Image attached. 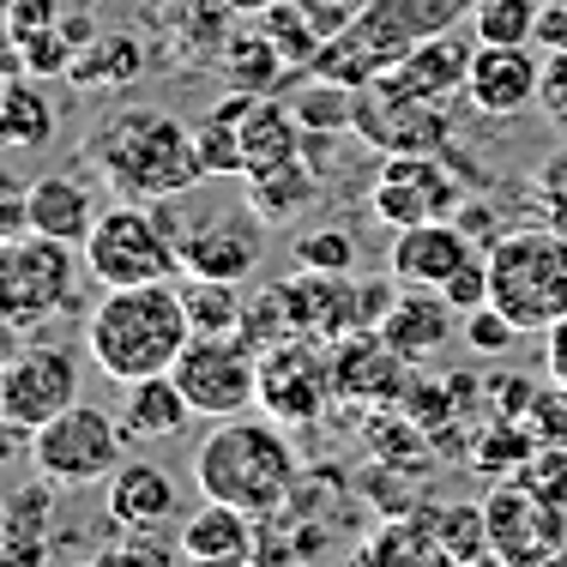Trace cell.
<instances>
[{
	"label": "cell",
	"instance_id": "3",
	"mask_svg": "<svg viewBox=\"0 0 567 567\" xmlns=\"http://www.w3.org/2000/svg\"><path fill=\"white\" fill-rule=\"evenodd\" d=\"M194 483L212 502H229L254 519H272L296 489V453L272 416H224L194 453Z\"/></svg>",
	"mask_w": 567,
	"mask_h": 567
},
{
	"label": "cell",
	"instance_id": "27",
	"mask_svg": "<svg viewBox=\"0 0 567 567\" xmlns=\"http://www.w3.org/2000/svg\"><path fill=\"white\" fill-rule=\"evenodd\" d=\"M182 549L187 556H254V513L199 495V507L182 519Z\"/></svg>",
	"mask_w": 567,
	"mask_h": 567
},
{
	"label": "cell",
	"instance_id": "37",
	"mask_svg": "<svg viewBox=\"0 0 567 567\" xmlns=\"http://www.w3.org/2000/svg\"><path fill=\"white\" fill-rule=\"evenodd\" d=\"M182 308H187V327H194L199 339H236V332H241V308H248V302L236 296V284L187 272Z\"/></svg>",
	"mask_w": 567,
	"mask_h": 567
},
{
	"label": "cell",
	"instance_id": "7",
	"mask_svg": "<svg viewBox=\"0 0 567 567\" xmlns=\"http://www.w3.org/2000/svg\"><path fill=\"white\" fill-rule=\"evenodd\" d=\"M121 441H127V429H121L110 411H97V404H66L55 423L31 429L37 477L61 483V489L110 483L115 465H121Z\"/></svg>",
	"mask_w": 567,
	"mask_h": 567
},
{
	"label": "cell",
	"instance_id": "32",
	"mask_svg": "<svg viewBox=\"0 0 567 567\" xmlns=\"http://www.w3.org/2000/svg\"><path fill=\"white\" fill-rule=\"evenodd\" d=\"M79 91H103V85H133L145 79V43L133 31H103L91 49H79L73 66H66Z\"/></svg>",
	"mask_w": 567,
	"mask_h": 567
},
{
	"label": "cell",
	"instance_id": "28",
	"mask_svg": "<svg viewBox=\"0 0 567 567\" xmlns=\"http://www.w3.org/2000/svg\"><path fill=\"white\" fill-rule=\"evenodd\" d=\"M55 140V103L31 85V73L0 85V152H37Z\"/></svg>",
	"mask_w": 567,
	"mask_h": 567
},
{
	"label": "cell",
	"instance_id": "15",
	"mask_svg": "<svg viewBox=\"0 0 567 567\" xmlns=\"http://www.w3.org/2000/svg\"><path fill=\"white\" fill-rule=\"evenodd\" d=\"M182 272L241 284L260 272V218L254 206H229L212 218H194L182 229Z\"/></svg>",
	"mask_w": 567,
	"mask_h": 567
},
{
	"label": "cell",
	"instance_id": "30",
	"mask_svg": "<svg viewBox=\"0 0 567 567\" xmlns=\"http://www.w3.org/2000/svg\"><path fill=\"white\" fill-rule=\"evenodd\" d=\"M302 121L284 97H254L248 121H241V157H248V169H266V164H284V157L302 152Z\"/></svg>",
	"mask_w": 567,
	"mask_h": 567
},
{
	"label": "cell",
	"instance_id": "22",
	"mask_svg": "<svg viewBox=\"0 0 567 567\" xmlns=\"http://www.w3.org/2000/svg\"><path fill=\"white\" fill-rule=\"evenodd\" d=\"M182 513V489L164 465H145V458H121L110 477V519L127 532H164Z\"/></svg>",
	"mask_w": 567,
	"mask_h": 567
},
{
	"label": "cell",
	"instance_id": "55",
	"mask_svg": "<svg viewBox=\"0 0 567 567\" xmlns=\"http://www.w3.org/2000/svg\"><path fill=\"white\" fill-rule=\"evenodd\" d=\"M12 332H19V327H12L7 315H0V374H7V369H12V357H19V339H12Z\"/></svg>",
	"mask_w": 567,
	"mask_h": 567
},
{
	"label": "cell",
	"instance_id": "36",
	"mask_svg": "<svg viewBox=\"0 0 567 567\" xmlns=\"http://www.w3.org/2000/svg\"><path fill=\"white\" fill-rule=\"evenodd\" d=\"M254 24L272 37V49L296 66V73H308V66H315V55L327 49V37H320L315 12H308L302 0H272L266 12H254Z\"/></svg>",
	"mask_w": 567,
	"mask_h": 567
},
{
	"label": "cell",
	"instance_id": "2",
	"mask_svg": "<svg viewBox=\"0 0 567 567\" xmlns=\"http://www.w3.org/2000/svg\"><path fill=\"white\" fill-rule=\"evenodd\" d=\"M194 327H187L182 290L169 284H133V290H103V302L85 320V350L110 381L133 386L145 374L175 369L187 350Z\"/></svg>",
	"mask_w": 567,
	"mask_h": 567
},
{
	"label": "cell",
	"instance_id": "5",
	"mask_svg": "<svg viewBox=\"0 0 567 567\" xmlns=\"http://www.w3.org/2000/svg\"><path fill=\"white\" fill-rule=\"evenodd\" d=\"M489 260V302L502 308L519 332H549L567 315V236L549 224L507 229Z\"/></svg>",
	"mask_w": 567,
	"mask_h": 567
},
{
	"label": "cell",
	"instance_id": "12",
	"mask_svg": "<svg viewBox=\"0 0 567 567\" xmlns=\"http://www.w3.org/2000/svg\"><path fill=\"white\" fill-rule=\"evenodd\" d=\"M66 404H79V362L61 344H31L0 374V423L7 429H43Z\"/></svg>",
	"mask_w": 567,
	"mask_h": 567
},
{
	"label": "cell",
	"instance_id": "33",
	"mask_svg": "<svg viewBox=\"0 0 567 567\" xmlns=\"http://www.w3.org/2000/svg\"><path fill=\"white\" fill-rule=\"evenodd\" d=\"M241 344L254 350V357H266V350L302 339V320H296V302H290V284L272 278V284H254L248 308H241Z\"/></svg>",
	"mask_w": 567,
	"mask_h": 567
},
{
	"label": "cell",
	"instance_id": "25",
	"mask_svg": "<svg viewBox=\"0 0 567 567\" xmlns=\"http://www.w3.org/2000/svg\"><path fill=\"white\" fill-rule=\"evenodd\" d=\"M194 399L182 393V381L164 369V374H145V381L127 386V404H121V429L133 441H169L194 423Z\"/></svg>",
	"mask_w": 567,
	"mask_h": 567
},
{
	"label": "cell",
	"instance_id": "23",
	"mask_svg": "<svg viewBox=\"0 0 567 567\" xmlns=\"http://www.w3.org/2000/svg\"><path fill=\"white\" fill-rule=\"evenodd\" d=\"M453 315H458V308L447 302V290H429V284H404V290L393 296V308H386L381 332H386V344H393V350H404L411 362H423V357H435V350L447 344Z\"/></svg>",
	"mask_w": 567,
	"mask_h": 567
},
{
	"label": "cell",
	"instance_id": "39",
	"mask_svg": "<svg viewBox=\"0 0 567 567\" xmlns=\"http://www.w3.org/2000/svg\"><path fill=\"white\" fill-rule=\"evenodd\" d=\"M537 19H544V0H477L471 31H477V43L519 49V43H537Z\"/></svg>",
	"mask_w": 567,
	"mask_h": 567
},
{
	"label": "cell",
	"instance_id": "49",
	"mask_svg": "<svg viewBox=\"0 0 567 567\" xmlns=\"http://www.w3.org/2000/svg\"><path fill=\"white\" fill-rule=\"evenodd\" d=\"M537 110H544V121L567 127V49H544V85H537Z\"/></svg>",
	"mask_w": 567,
	"mask_h": 567
},
{
	"label": "cell",
	"instance_id": "59",
	"mask_svg": "<svg viewBox=\"0 0 567 567\" xmlns=\"http://www.w3.org/2000/svg\"><path fill=\"white\" fill-rule=\"evenodd\" d=\"M544 567H567V544H561V549H556V556H549Z\"/></svg>",
	"mask_w": 567,
	"mask_h": 567
},
{
	"label": "cell",
	"instance_id": "10",
	"mask_svg": "<svg viewBox=\"0 0 567 567\" xmlns=\"http://www.w3.org/2000/svg\"><path fill=\"white\" fill-rule=\"evenodd\" d=\"M169 374L182 381L199 416H241L248 404H260V357L241 339H199L194 332Z\"/></svg>",
	"mask_w": 567,
	"mask_h": 567
},
{
	"label": "cell",
	"instance_id": "45",
	"mask_svg": "<svg viewBox=\"0 0 567 567\" xmlns=\"http://www.w3.org/2000/svg\"><path fill=\"white\" fill-rule=\"evenodd\" d=\"M532 206H537V224H549L567 236V152L544 157V164L532 169Z\"/></svg>",
	"mask_w": 567,
	"mask_h": 567
},
{
	"label": "cell",
	"instance_id": "60",
	"mask_svg": "<svg viewBox=\"0 0 567 567\" xmlns=\"http://www.w3.org/2000/svg\"><path fill=\"white\" fill-rule=\"evenodd\" d=\"M0 43H7V24H0Z\"/></svg>",
	"mask_w": 567,
	"mask_h": 567
},
{
	"label": "cell",
	"instance_id": "14",
	"mask_svg": "<svg viewBox=\"0 0 567 567\" xmlns=\"http://www.w3.org/2000/svg\"><path fill=\"white\" fill-rule=\"evenodd\" d=\"M458 206L465 199H458V175L447 169V157H386L369 187V212L393 229L453 218Z\"/></svg>",
	"mask_w": 567,
	"mask_h": 567
},
{
	"label": "cell",
	"instance_id": "21",
	"mask_svg": "<svg viewBox=\"0 0 567 567\" xmlns=\"http://www.w3.org/2000/svg\"><path fill=\"white\" fill-rule=\"evenodd\" d=\"M55 556V483H24L0 502V567H49Z\"/></svg>",
	"mask_w": 567,
	"mask_h": 567
},
{
	"label": "cell",
	"instance_id": "42",
	"mask_svg": "<svg viewBox=\"0 0 567 567\" xmlns=\"http://www.w3.org/2000/svg\"><path fill=\"white\" fill-rule=\"evenodd\" d=\"M12 61H19V73H31V79H66V66H73V43H66L61 19L49 24V31L24 37V43L12 49Z\"/></svg>",
	"mask_w": 567,
	"mask_h": 567
},
{
	"label": "cell",
	"instance_id": "61",
	"mask_svg": "<svg viewBox=\"0 0 567 567\" xmlns=\"http://www.w3.org/2000/svg\"><path fill=\"white\" fill-rule=\"evenodd\" d=\"M0 85H7V79H0Z\"/></svg>",
	"mask_w": 567,
	"mask_h": 567
},
{
	"label": "cell",
	"instance_id": "8",
	"mask_svg": "<svg viewBox=\"0 0 567 567\" xmlns=\"http://www.w3.org/2000/svg\"><path fill=\"white\" fill-rule=\"evenodd\" d=\"M79 254L85 248H66L55 236H12L0 241V315L12 327H37L49 320L55 308L73 302V284H79Z\"/></svg>",
	"mask_w": 567,
	"mask_h": 567
},
{
	"label": "cell",
	"instance_id": "1",
	"mask_svg": "<svg viewBox=\"0 0 567 567\" xmlns=\"http://www.w3.org/2000/svg\"><path fill=\"white\" fill-rule=\"evenodd\" d=\"M85 157L110 175L121 199H175V194H194L212 175L206 157H199V133L164 110L103 115L85 140Z\"/></svg>",
	"mask_w": 567,
	"mask_h": 567
},
{
	"label": "cell",
	"instance_id": "13",
	"mask_svg": "<svg viewBox=\"0 0 567 567\" xmlns=\"http://www.w3.org/2000/svg\"><path fill=\"white\" fill-rule=\"evenodd\" d=\"M339 399L332 386V344L320 339H290L260 357V411L278 423H315Z\"/></svg>",
	"mask_w": 567,
	"mask_h": 567
},
{
	"label": "cell",
	"instance_id": "31",
	"mask_svg": "<svg viewBox=\"0 0 567 567\" xmlns=\"http://www.w3.org/2000/svg\"><path fill=\"white\" fill-rule=\"evenodd\" d=\"M218 66L229 79H236L241 91H260V97H278L284 85L296 79V66L272 49V37L254 24V31H229V43H224V55H218Z\"/></svg>",
	"mask_w": 567,
	"mask_h": 567
},
{
	"label": "cell",
	"instance_id": "16",
	"mask_svg": "<svg viewBox=\"0 0 567 567\" xmlns=\"http://www.w3.org/2000/svg\"><path fill=\"white\" fill-rule=\"evenodd\" d=\"M411 381H416L411 357L386 344L381 327H362V332L332 344V386L350 404H404Z\"/></svg>",
	"mask_w": 567,
	"mask_h": 567
},
{
	"label": "cell",
	"instance_id": "6",
	"mask_svg": "<svg viewBox=\"0 0 567 567\" xmlns=\"http://www.w3.org/2000/svg\"><path fill=\"white\" fill-rule=\"evenodd\" d=\"M85 272L103 290L133 284H169L182 272V224L164 212V199H121L97 218L85 241Z\"/></svg>",
	"mask_w": 567,
	"mask_h": 567
},
{
	"label": "cell",
	"instance_id": "9",
	"mask_svg": "<svg viewBox=\"0 0 567 567\" xmlns=\"http://www.w3.org/2000/svg\"><path fill=\"white\" fill-rule=\"evenodd\" d=\"M350 133H357L362 145H374L381 157H447L453 152L447 103L393 97V91H381V85H357Z\"/></svg>",
	"mask_w": 567,
	"mask_h": 567
},
{
	"label": "cell",
	"instance_id": "40",
	"mask_svg": "<svg viewBox=\"0 0 567 567\" xmlns=\"http://www.w3.org/2000/svg\"><path fill=\"white\" fill-rule=\"evenodd\" d=\"M290 110H296V121H302L308 133H339V127H350V110H357V85L302 73V97H296Z\"/></svg>",
	"mask_w": 567,
	"mask_h": 567
},
{
	"label": "cell",
	"instance_id": "24",
	"mask_svg": "<svg viewBox=\"0 0 567 567\" xmlns=\"http://www.w3.org/2000/svg\"><path fill=\"white\" fill-rule=\"evenodd\" d=\"M97 199L79 175H37L31 182V229L37 236H55L66 248H85L91 229H97Z\"/></svg>",
	"mask_w": 567,
	"mask_h": 567
},
{
	"label": "cell",
	"instance_id": "58",
	"mask_svg": "<svg viewBox=\"0 0 567 567\" xmlns=\"http://www.w3.org/2000/svg\"><path fill=\"white\" fill-rule=\"evenodd\" d=\"M308 12H327V7H350V0H302Z\"/></svg>",
	"mask_w": 567,
	"mask_h": 567
},
{
	"label": "cell",
	"instance_id": "47",
	"mask_svg": "<svg viewBox=\"0 0 567 567\" xmlns=\"http://www.w3.org/2000/svg\"><path fill=\"white\" fill-rule=\"evenodd\" d=\"M441 290H447V302L458 308V315H471V308H489V260H465L458 266V272L441 284Z\"/></svg>",
	"mask_w": 567,
	"mask_h": 567
},
{
	"label": "cell",
	"instance_id": "54",
	"mask_svg": "<svg viewBox=\"0 0 567 567\" xmlns=\"http://www.w3.org/2000/svg\"><path fill=\"white\" fill-rule=\"evenodd\" d=\"M544 362H549V381L567 386V315L544 332Z\"/></svg>",
	"mask_w": 567,
	"mask_h": 567
},
{
	"label": "cell",
	"instance_id": "43",
	"mask_svg": "<svg viewBox=\"0 0 567 567\" xmlns=\"http://www.w3.org/2000/svg\"><path fill=\"white\" fill-rule=\"evenodd\" d=\"M513 483L532 489L537 502H549V507H567V447H537L519 471H513Z\"/></svg>",
	"mask_w": 567,
	"mask_h": 567
},
{
	"label": "cell",
	"instance_id": "53",
	"mask_svg": "<svg viewBox=\"0 0 567 567\" xmlns=\"http://www.w3.org/2000/svg\"><path fill=\"white\" fill-rule=\"evenodd\" d=\"M537 43H544V49H567V0H544V19H537Z\"/></svg>",
	"mask_w": 567,
	"mask_h": 567
},
{
	"label": "cell",
	"instance_id": "20",
	"mask_svg": "<svg viewBox=\"0 0 567 567\" xmlns=\"http://www.w3.org/2000/svg\"><path fill=\"white\" fill-rule=\"evenodd\" d=\"M477 241L465 236L453 218H429V224H404L393 229V248H386V272L399 284H429V290H441L465 260H477Z\"/></svg>",
	"mask_w": 567,
	"mask_h": 567
},
{
	"label": "cell",
	"instance_id": "4",
	"mask_svg": "<svg viewBox=\"0 0 567 567\" xmlns=\"http://www.w3.org/2000/svg\"><path fill=\"white\" fill-rule=\"evenodd\" d=\"M471 12H477V0H362L344 31L315 55L308 73L339 79V85H374V79H381L386 66H399L416 43L453 31Z\"/></svg>",
	"mask_w": 567,
	"mask_h": 567
},
{
	"label": "cell",
	"instance_id": "48",
	"mask_svg": "<svg viewBox=\"0 0 567 567\" xmlns=\"http://www.w3.org/2000/svg\"><path fill=\"white\" fill-rule=\"evenodd\" d=\"M61 19V0H7V43L19 49L24 37H37V31H49V24Z\"/></svg>",
	"mask_w": 567,
	"mask_h": 567
},
{
	"label": "cell",
	"instance_id": "56",
	"mask_svg": "<svg viewBox=\"0 0 567 567\" xmlns=\"http://www.w3.org/2000/svg\"><path fill=\"white\" fill-rule=\"evenodd\" d=\"M182 567H248V556H187Z\"/></svg>",
	"mask_w": 567,
	"mask_h": 567
},
{
	"label": "cell",
	"instance_id": "57",
	"mask_svg": "<svg viewBox=\"0 0 567 567\" xmlns=\"http://www.w3.org/2000/svg\"><path fill=\"white\" fill-rule=\"evenodd\" d=\"M224 7H229V12H266L272 0H224Z\"/></svg>",
	"mask_w": 567,
	"mask_h": 567
},
{
	"label": "cell",
	"instance_id": "41",
	"mask_svg": "<svg viewBox=\"0 0 567 567\" xmlns=\"http://www.w3.org/2000/svg\"><path fill=\"white\" fill-rule=\"evenodd\" d=\"M296 266L302 272H357V241L344 224H315L296 236Z\"/></svg>",
	"mask_w": 567,
	"mask_h": 567
},
{
	"label": "cell",
	"instance_id": "35",
	"mask_svg": "<svg viewBox=\"0 0 567 567\" xmlns=\"http://www.w3.org/2000/svg\"><path fill=\"white\" fill-rule=\"evenodd\" d=\"M435 544L447 549L458 567H495L489 549V519H483V502H447V507H429L423 513Z\"/></svg>",
	"mask_w": 567,
	"mask_h": 567
},
{
	"label": "cell",
	"instance_id": "52",
	"mask_svg": "<svg viewBox=\"0 0 567 567\" xmlns=\"http://www.w3.org/2000/svg\"><path fill=\"white\" fill-rule=\"evenodd\" d=\"M537 386H544V381H525V374H502V381L489 386L495 416H519V423H525V411L537 404Z\"/></svg>",
	"mask_w": 567,
	"mask_h": 567
},
{
	"label": "cell",
	"instance_id": "29",
	"mask_svg": "<svg viewBox=\"0 0 567 567\" xmlns=\"http://www.w3.org/2000/svg\"><path fill=\"white\" fill-rule=\"evenodd\" d=\"M357 567H458V561L435 544L423 513H411V519H386L381 532L362 544Z\"/></svg>",
	"mask_w": 567,
	"mask_h": 567
},
{
	"label": "cell",
	"instance_id": "17",
	"mask_svg": "<svg viewBox=\"0 0 567 567\" xmlns=\"http://www.w3.org/2000/svg\"><path fill=\"white\" fill-rule=\"evenodd\" d=\"M284 284H290L302 339L339 344V339H350V332L374 327V320H369V296H362L357 272H302V266H296V278H284Z\"/></svg>",
	"mask_w": 567,
	"mask_h": 567
},
{
	"label": "cell",
	"instance_id": "18",
	"mask_svg": "<svg viewBox=\"0 0 567 567\" xmlns=\"http://www.w3.org/2000/svg\"><path fill=\"white\" fill-rule=\"evenodd\" d=\"M471 55H477L471 37L441 31V37H429V43H416L399 66H386L374 85L393 91V97H416V103H453L471 79Z\"/></svg>",
	"mask_w": 567,
	"mask_h": 567
},
{
	"label": "cell",
	"instance_id": "11",
	"mask_svg": "<svg viewBox=\"0 0 567 567\" xmlns=\"http://www.w3.org/2000/svg\"><path fill=\"white\" fill-rule=\"evenodd\" d=\"M483 519H489L495 567H544V561L567 544V507L537 502V495L519 489L513 477H502V483L489 489Z\"/></svg>",
	"mask_w": 567,
	"mask_h": 567
},
{
	"label": "cell",
	"instance_id": "26",
	"mask_svg": "<svg viewBox=\"0 0 567 567\" xmlns=\"http://www.w3.org/2000/svg\"><path fill=\"white\" fill-rule=\"evenodd\" d=\"M241 182H248V206H254V218H260V224H296L308 206H315V194H320L315 164H308L302 152L284 157V164L248 169Z\"/></svg>",
	"mask_w": 567,
	"mask_h": 567
},
{
	"label": "cell",
	"instance_id": "38",
	"mask_svg": "<svg viewBox=\"0 0 567 567\" xmlns=\"http://www.w3.org/2000/svg\"><path fill=\"white\" fill-rule=\"evenodd\" d=\"M532 453H537V435L519 416H489V429L471 441V471H483V477H513Z\"/></svg>",
	"mask_w": 567,
	"mask_h": 567
},
{
	"label": "cell",
	"instance_id": "19",
	"mask_svg": "<svg viewBox=\"0 0 567 567\" xmlns=\"http://www.w3.org/2000/svg\"><path fill=\"white\" fill-rule=\"evenodd\" d=\"M537 85H544V61L532 55V43L502 49V43H477L471 55V79H465V97L477 103L483 115L513 121L537 103Z\"/></svg>",
	"mask_w": 567,
	"mask_h": 567
},
{
	"label": "cell",
	"instance_id": "44",
	"mask_svg": "<svg viewBox=\"0 0 567 567\" xmlns=\"http://www.w3.org/2000/svg\"><path fill=\"white\" fill-rule=\"evenodd\" d=\"M182 561H187V549L182 544L169 549L164 532H133L127 544H110L91 567H182Z\"/></svg>",
	"mask_w": 567,
	"mask_h": 567
},
{
	"label": "cell",
	"instance_id": "46",
	"mask_svg": "<svg viewBox=\"0 0 567 567\" xmlns=\"http://www.w3.org/2000/svg\"><path fill=\"white\" fill-rule=\"evenodd\" d=\"M458 320H465V344L477 350V357H502V350L519 339V327H513L495 302L489 308H471V315H458Z\"/></svg>",
	"mask_w": 567,
	"mask_h": 567
},
{
	"label": "cell",
	"instance_id": "51",
	"mask_svg": "<svg viewBox=\"0 0 567 567\" xmlns=\"http://www.w3.org/2000/svg\"><path fill=\"white\" fill-rule=\"evenodd\" d=\"M453 224L465 229V236L477 241V248H495V241L507 236V229H502V212H495V206H483V199H465V206L453 212Z\"/></svg>",
	"mask_w": 567,
	"mask_h": 567
},
{
	"label": "cell",
	"instance_id": "50",
	"mask_svg": "<svg viewBox=\"0 0 567 567\" xmlns=\"http://www.w3.org/2000/svg\"><path fill=\"white\" fill-rule=\"evenodd\" d=\"M12 236H31V187L0 175V241Z\"/></svg>",
	"mask_w": 567,
	"mask_h": 567
},
{
	"label": "cell",
	"instance_id": "34",
	"mask_svg": "<svg viewBox=\"0 0 567 567\" xmlns=\"http://www.w3.org/2000/svg\"><path fill=\"white\" fill-rule=\"evenodd\" d=\"M254 97L260 91H229V97L218 103V110H206V121H199V157H206L212 175H248V157H241V121H248Z\"/></svg>",
	"mask_w": 567,
	"mask_h": 567
}]
</instances>
